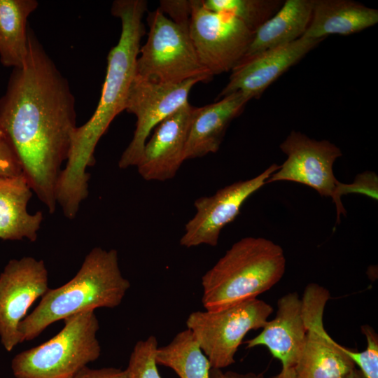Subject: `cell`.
Wrapping results in <instances>:
<instances>
[{
  "label": "cell",
  "instance_id": "19",
  "mask_svg": "<svg viewBox=\"0 0 378 378\" xmlns=\"http://www.w3.org/2000/svg\"><path fill=\"white\" fill-rule=\"evenodd\" d=\"M378 22V10L349 0H313L312 15L303 35L324 39L330 34L348 35Z\"/></svg>",
  "mask_w": 378,
  "mask_h": 378
},
{
  "label": "cell",
  "instance_id": "25",
  "mask_svg": "<svg viewBox=\"0 0 378 378\" xmlns=\"http://www.w3.org/2000/svg\"><path fill=\"white\" fill-rule=\"evenodd\" d=\"M351 193L361 194L372 198L378 199V176L374 172L366 171L358 174L351 183H344L338 181L335 190L333 202L337 209L336 223H339L340 215H346V210L341 201L342 196Z\"/></svg>",
  "mask_w": 378,
  "mask_h": 378
},
{
  "label": "cell",
  "instance_id": "26",
  "mask_svg": "<svg viewBox=\"0 0 378 378\" xmlns=\"http://www.w3.org/2000/svg\"><path fill=\"white\" fill-rule=\"evenodd\" d=\"M367 340L366 349L354 351L342 346V351L357 365L365 378H378V335L369 325L361 326Z\"/></svg>",
  "mask_w": 378,
  "mask_h": 378
},
{
  "label": "cell",
  "instance_id": "9",
  "mask_svg": "<svg viewBox=\"0 0 378 378\" xmlns=\"http://www.w3.org/2000/svg\"><path fill=\"white\" fill-rule=\"evenodd\" d=\"M206 81L192 78L178 83H158L135 74L130 85L125 110L136 118L132 141L118 162L120 169L136 166L144 146L154 128L163 120L188 102L192 88Z\"/></svg>",
  "mask_w": 378,
  "mask_h": 378
},
{
  "label": "cell",
  "instance_id": "29",
  "mask_svg": "<svg viewBox=\"0 0 378 378\" xmlns=\"http://www.w3.org/2000/svg\"><path fill=\"white\" fill-rule=\"evenodd\" d=\"M71 378H130L127 370L115 368L92 369L85 367Z\"/></svg>",
  "mask_w": 378,
  "mask_h": 378
},
{
  "label": "cell",
  "instance_id": "23",
  "mask_svg": "<svg viewBox=\"0 0 378 378\" xmlns=\"http://www.w3.org/2000/svg\"><path fill=\"white\" fill-rule=\"evenodd\" d=\"M203 6L216 13L230 15L254 33L281 7L279 0H202Z\"/></svg>",
  "mask_w": 378,
  "mask_h": 378
},
{
  "label": "cell",
  "instance_id": "16",
  "mask_svg": "<svg viewBox=\"0 0 378 378\" xmlns=\"http://www.w3.org/2000/svg\"><path fill=\"white\" fill-rule=\"evenodd\" d=\"M262 331L245 342L246 348L265 346L278 359L282 369L293 368L303 348L306 335L302 301L296 292L281 297L274 319L267 321Z\"/></svg>",
  "mask_w": 378,
  "mask_h": 378
},
{
  "label": "cell",
  "instance_id": "28",
  "mask_svg": "<svg viewBox=\"0 0 378 378\" xmlns=\"http://www.w3.org/2000/svg\"><path fill=\"white\" fill-rule=\"evenodd\" d=\"M22 169L15 153L0 134V176H16Z\"/></svg>",
  "mask_w": 378,
  "mask_h": 378
},
{
  "label": "cell",
  "instance_id": "31",
  "mask_svg": "<svg viewBox=\"0 0 378 378\" xmlns=\"http://www.w3.org/2000/svg\"><path fill=\"white\" fill-rule=\"evenodd\" d=\"M275 378H298L294 368L281 369V372Z\"/></svg>",
  "mask_w": 378,
  "mask_h": 378
},
{
  "label": "cell",
  "instance_id": "7",
  "mask_svg": "<svg viewBox=\"0 0 378 378\" xmlns=\"http://www.w3.org/2000/svg\"><path fill=\"white\" fill-rule=\"evenodd\" d=\"M273 312L258 298L216 311H196L188 316L186 326L213 368L223 369L235 363L234 356L251 330L262 328Z\"/></svg>",
  "mask_w": 378,
  "mask_h": 378
},
{
  "label": "cell",
  "instance_id": "17",
  "mask_svg": "<svg viewBox=\"0 0 378 378\" xmlns=\"http://www.w3.org/2000/svg\"><path fill=\"white\" fill-rule=\"evenodd\" d=\"M250 99L237 92L202 107H195L185 149V160L201 158L218 150L230 122Z\"/></svg>",
  "mask_w": 378,
  "mask_h": 378
},
{
  "label": "cell",
  "instance_id": "4",
  "mask_svg": "<svg viewBox=\"0 0 378 378\" xmlns=\"http://www.w3.org/2000/svg\"><path fill=\"white\" fill-rule=\"evenodd\" d=\"M283 248L263 237L233 244L202 277V302L216 311L257 297L275 286L286 270Z\"/></svg>",
  "mask_w": 378,
  "mask_h": 378
},
{
  "label": "cell",
  "instance_id": "12",
  "mask_svg": "<svg viewBox=\"0 0 378 378\" xmlns=\"http://www.w3.org/2000/svg\"><path fill=\"white\" fill-rule=\"evenodd\" d=\"M279 167L273 164L252 178L234 182L211 196L197 198L194 202L196 213L185 225L180 244L186 248L217 246L223 227L236 218L247 199L266 184Z\"/></svg>",
  "mask_w": 378,
  "mask_h": 378
},
{
  "label": "cell",
  "instance_id": "30",
  "mask_svg": "<svg viewBox=\"0 0 378 378\" xmlns=\"http://www.w3.org/2000/svg\"><path fill=\"white\" fill-rule=\"evenodd\" d=\"M210 378H265L262 373H239L233 371H225L223 369L211 368L209 373Z\"/></svg>",
  "mask_w": 378,
  "mask_h": 378
},
{
  "label": "cell",
  "instance_id": "18",
  "mask_svg": "<svg viewBox=\"0 0 378 378\" xmlns=\"http://www.w3.org/2000/svg\"><path fill=\"white\" fill-rule=\"evenodd\" d=\"M31 190L22 173L0 176V239L36 240L43 216L41 211H27Z\"/></svg>",
  "mask_w": 378,
  "mask_h": 378
},
{
  "label": "cell",
  "instance_id": "8",
  "mask_svg": "<svg viewBox=\"0 0 378 378\" xmlns=\"http://www.w3.org/2000/svg\"><path fill=\"white\" fill-rule=\"evenodd\" d=\"M189 33L201 64L212 76L232 71L243 58L253 33L234 17L190 0Z\"/></svg>",
  "mask_w": 378,
  "mask_h": 378
},
{
  "label": "cell",
  "instance_id": "10",
  "mask_svg": "<svg viewBox=\"0 0 378 378\" xmlns=\"http://www.w3.org/2000/svg\"><path fill=\"white\" fill-rule=\"evenodd\" d=\"M330 298L328 289L317 284H308L301 298L306 326L303 348L295 365L298 378H342L355 364L342 351L323 326V313Z\"/></svg>",
  "mask_w": 378,
  "mask_h": 378
},
{
  "label": "cell",
  "instance_id": "1",
  "mask_svg": "<svg viewBox=\"0 0 378 378\" xmlns=\"http://www.w3.org/2000/svg\"><path fill=\"white\" fill-rule=\"evenodd\" d=\"M75 106L68 80L29 30L25 61L13 69L0 98V134L18 158L32 191L51 214L76 127Z\"/></svg>",
  "mask_w": 378,
  "mask_h": 378
},
{
  "label": "cell",
  "instance_id": "24",
  "mask_svg": "<svg viewBox=\"0 0 378 378\" xmlns=\"http://www.w3.org/2000/svg\"><path fill=\"white\" fill-rule=\"evenodd\" d=\"M158 346V340L154 335L136 343L126 368L130 378H161L155 361Z\"/></svg>",
  "mask_w": 378,
  "mask_h": 378
},
{
  "label": "cell",
  "instance_id": "5",
  "mask_svg": "<svg viewBox=\"0 0 378 378\" xmlns=\"http://www.w3.org/2000/svg\"><path fill=\"white\" fill-rule=\"evenodd\" d=\"M62 329L43 344L16 354L11 361L15 378H71L101 354L94 310L64 320Z\"/></svg>",
  "mask_w": 378,
  "mask_h": 378
},
{
  "label": "cell",
  "instance_id": "15",
  "mask_svg": "<svg viewBox=\"0 0 378 378\" xmlns=\"http://www.w3.org/2000/svg\"><path fill=\"white\" fill-rule=\"evenodd\" d=\"M195 107L186 103L163 120L146 141L137 165L146 181L173 178L185 160V149Z\"/></svg>",
  "mask_w": 378,
  "mask_h": 378
},
{
  "label": "cell",
  "instance_id": "21",
  "mask_svg": "<svg viewBox=\"0 0 378 378\" xmlns=\"http://www.w3.org/2000/svg\"><path fill=\"white\" fill-rule=\"evenodd\" d=\"M36 0H0V61L8 67L22 66L28 52L29 15Z\"/></svg>",
  "mask_w": 378,
  "mask_h": 378
},
{
  "label": "cell",
  "instance_id": "32",
  "mask_svg": "<svg viewBox=\"0 0 378 378\" xmlns=\"http://www.w3.org/2000/svg\"><path fill=\"white\" fill-rule=\"evenodd\" d=\"M342 378H365V377L360 370L355 368L351 372Z\"/></svg>",
  "mask_w": 378,
  "mask_h": 378
},
{
  "label": "cell",
  "instance_id": "6",
  "mask_svg": "<svg viewBox=\"0 0 378 378\" xmlns=\"http://www.w3.org/2000/svg\"><path fill=\"white\" fill-rule=\"evenodd\" d=\"M146 43L140 48L136 75L158 83H178L211 74L201 64L192 44L189 27L180 25L158 8L148 13Z\"/></svg>",
  "mask_w": 378,
  "mask_h": 378
},
{
  "label": "cell",
  "instance_id": "27",
  "mask_svg": "<svg viewBox=\"0 0 378 378\" xmlns=\"http://www.w3.org/2000/svg\"><path fill=\"white\" fill-rule=\"evenodd\" d=\"M176 23L189 27L191 14L190 0H162L159 8Z\"/></svg>",
  "mask_w": 378,
  "mask_h": 378
},
{
  "label": "cell",
  "instance_id": "20",
  "mask_svg": "<svg viewBox=\"0 0 378 378\" xmlns=\"http://www.w3.org/2000/svg\"><path fill=\"white\" fill-rule=\"evenodd\" d=\"M312 10L313 0L284 1L279 10L253 33L250 45L239 62L302 37L310 22Z\"/></svg>",
  "mask_w": 378,
  "mask_h": 378
},
{
  "label": "cell",
  "instance_id": "11",
  "mask_svg": "<svg viewBox=\"0 0 378 378\" xmlns=\"http://www.w3.org/2000/svg\"><path fill=\"white\" fill-rule=\"evenodd\" d=\"M48 273L42 260H10L0 274V340L7 351L22 342L18 330L31 304L48 291Z\"/></svg>",
  "mask_w": 378,
  "mask_h": 378
},
{
  "label": "cell",
  "instance_id": "22",
  "mask_svg": "<svg viewBox=\"0 0 378 378\" xmlns=\"http://www.w3.org/2000/svg\"><path fill=\"white\" fill-rule=\"evenodd\" d=\"M155 361L172 369L180 378H210V362L188 328L168 344L158 346Z\"/></svg>",
  "mask_w": 378,
  "mask_h": 378
},
{
  "label": "cell",
  "instance_id": "13",
  "mask_svg": "<svg viewBox=\"0 0 378 378\" xmlns=\"http://www.w3.org/2000/svg\"><path fill=\"white\" fill-rule=\"evenodd\" d=\"M287 155L279 169L266 183L288 181L304 184L323 197H334L338 180L333 173L335 161L342 155L340 149L327 140L317 141L292 131L279 146Z\"/></svg>",
  "mask_w": 378,
  "mask_h": 378
},
{
  "label": "cell",
  "instance_id": "14",
  "mask_svg": "<svg viewBox=\"0 0 378 378\" xmlns=\"http://www.w3.org/2000/svg\"><path fill=\"white\" fill-rule=\"evenodd\" d=\"M323 39L304 36L241 61L231 71L229 81L218 99L239 92L258 98L269 85L298 62Z\"/></svg>",
  "mask_w": 378,
  "mask_h": 378
},
{
  "label": "cell",
  "instance_id": "2",
  "mask_svg": "<svg viewBox=\"0 0 378 378\" xmlns=\"http://www.w3.org/2000/svg\"><path fill=\"white\" fill-rule=\"evenodd\" d=\"M147 10L145 0H116L112 14L121 21L118 43L109 51L101 97L92 117L71 134V147L60 174L57 193L67 204L81 203L88 195V167L94 166L96 146L116 115L125 110L129 90L136 74L141 40L145 34L142 22Z\"/></svg>",
  "mask_w": 378,
  "mask_h": 378
},
{
  "label": "cell",
  "instance_id": "3",
  "mask_svg": "<svg viewBox=\"0 0 378 378\" xmlns=\"http://www.w3.org/2000/svg\"><path fill=\"white\" fill-rule=\"evenodd\" d=\"M130 287L120 270L118 251L94 247L76 275L56 288H49L36 307L20 323L22 340L37 337L53 323L97 308L120 304Z\"/></svg>",
  "mask_w": 378,
  "mask_h": 378
}]
</instances>
